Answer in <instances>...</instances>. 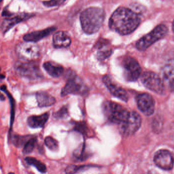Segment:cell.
Segmentation results:
<instances>
[{
    "mask_svg": "<svg viewBox=\"0 0 174 174\" xmlns=\"http://www.w3.org/2000/svg\"><path fill=\"white\" fill-rule=\"evenodd\" d=\"M141 23V19L135 12L124 7L116 9L109 20L110 29L119 34L128 35L135 31Z\"/></svg>",
    "mask_w": 174,
    "mask_h": 174,
    "instance_id": "1",
    "label": "cell"
},
{
    "mask_svg": "<svg viewBox=\"0 0 174 174\" xmlns=\"http://www.w3.org/2000/svg\"><path fill=\"white\" fill-rule=\"evenodd\" d=\"M105 18V11L100 8L92 7L85 9L80 15L83 31L88 34L97 32L102 26Z\"/></svg>",
    "mask_w": 174,
    "mask_h": 174,
    "instance_id": "2",
    "label": "cell"
},
{
    "mask_svg": "<svg viewBox=\"0 0 174 174\" xmlns=\"http://www.w3.org/2000/svg\"><path fill=\"white\" fill-rule=\"evenodd\" d=\"M102 109L107 121L118 126L123 121L128 111L120 104L110 101L103 103Z\"/></svg>",
    "mask_w": 174,
    "mask_h": 174,
    "instance_id": "3",
    "label": "cell"
},
{
    "mask_svg": "<svg viewBox=\"0 0 174 174\" xmlns=\"http://www.w3.org/2000/svg\"><path fill=\"white\" fill-rule=\"evenodd\" d=\"M168 29L164 25H158L150 32L143 36L136 43V48L139 51H145L159 40L166 36Z\"/></svg>",
    "mask_w": 174,
    "mask_h": 174,
    "instance_id": "4",
    "label": "cell"
},
{
    "mask_svg": "<svg viewBox=\"0 0 174 174\" xmlns=\"http://www.w3.org/2000/svg\"><path fill=\"white\" fill-rule=\"evenodd\" d=\"M141 124L142 119L139 114L135 111L128 110L125 118L118 126L123 136H129L139 130Z\"/></svg>",
    "mask_w": 174,
    "mask_h": 174,
    "instance_id": "5",
    "label": "cell"
},
{
    "mask_svg": "<svg viewBox=\"0 0 174 174\" xmlns=\"http://www.w3.org/2000/svg\"><path fill=\"white\" fill-rule=\"evenodd\" d=\"M15 52L21 60L31 62L39 57L40 49L35 43L25 41L16 45Z\"/></svg>",
    "mask_w": 174,
    "mask_h": 174,
    "instance_id": "6",
    "label": "cell"
},
{
    "mask_svg": "<svg viewBox=\"0 0 174 174\" xmlns=\"http://www.w3.org/2000/svg\"><path fill=\"white\" fill-rule=\"evenodd\" d=\"M124 70V76L128 81L134 82L141 76L142 69L138 61L130 56L124 57L121 61Z\"/></svg>",
    "mask_w": 174,
    "mask_h": 174,
    "instance_id": "7",
    "label": "cell"
},
{
    "mask_svg": "<svg viewBox=\"0 0 174 174\" xmlns=\"http://www.w3.org/2000/svg\"><path fill=\"white\" fill-rule=\"evenodd\" d=\"M143 84L147 88L158 94H163L165 90V85L163 80L156 74L152 72H146L141 77Z\"/></svg>",
    "mask_w": 174,
    "mask_h": 174,
    "instance_id": "8",
    "label": "cell"
},
{
    "mask_svg": "<svg viewBox=\"0 0 174 174\" xmlns=\"http://www.w3.org/2000/svg\"><path fill=\"white\" fill-rule=\"evenodd\" d=\"M87 87L82 80L77 76L70 77L65 86L61 91V95L65 97L69 94L83 95L87 91Z\"/></svg>",
    "mask_w": 174,
    "mask_h": 174,
    "instance_id": "9",
    "label": "cell"
},
{
    "mask_svg": "<svg viewBox=\"0 0 174 174\" xmlns=\"http://www.w3.org/2000/svg\"><path fill=\"white\" fill-rule=\"evenodd\" d=\"M18 75L30 79H37L42 77V75L38 64L31 62L19 63L16 68Z\"/></svg>",
    "mask_w": 174,
    "mask_h": 174,
    "instance_id": "10",
    "label": "cell"
},
{
    "mask_svg": "<svg viewBox=\"0 0 174 174\" xmlns=\"http://www.w3.org/2000/svg\"><path fill=\"white\" fill-rule=\"evenodd\" d=\"M154 162L160 168L165 171H169L172 170L174 167V157L171 153L168 150H161L155 153Z\"/></svg>",
    "mask_w": 174,
    "mask_h": 174,
    "instance_id": "11",
    "label": "cell"
},
{
    "mask_svg": "<svg viewBox=\"0 0 174 174\" xmlns=\"http://www.w3.org/2000/svg\"><path fill=\"white\" fill-rule=\"evenodd\" d=\"M103 82L114 96L125 102L128 100L129 97L126 91L117 83L110 76L106 75L103 77Z\"/></svg>",
    "mask_w": 174,
    "mask_h": 174,
    "instance_id": "12",
    "label": "cell"
},
{
    "mask_svg": "<svg viewBox=\"0 0 174 174\" xmlns=\"http://www.w3.org/2000/svg\"><path fill=\"white\" fill-rule=\"evenodd\" d=\"M136 102L139 110L146 116H151L154 112L155 101L149 94H139L136 98Z\"/></svg>",
    "mask_w": 174,
    "mask_h": 174,
    "instance_id": "13",
    "label": "cell"
},
{
    "mask_svg": "<svg viewBox=\"0 0 174 174\" xmlns=\"http://www.w3.org/2000/svg\"><path fill=\"white\" fill-rule=\"evenodd\" d=\"M33 13H22L14 18L4 19L1 26V29L3 33H5L13 27L21 22L27 21L34 16Z\"/></svg>",
    "mask_w": 174,
    "mask_h": 174,
    "instance_id": "14",
    "label": "cell"
},
{
    "mask_svg": "<svg viewBox=\"0 0 174 174\" xmlns=\"http://www.w3.org/2000/svg\"><path fill=\"white\" fill-rule=\"evenodd\" d=\"M95 47L97 49L96 57L100 61H103L108 58L113 53L109 41L105 39L101 38L99 40L95 45Z\"/></svg>",
    "mask_w": 174,
    "mask_h": 174,
    "instance_id": "15",
    "label": "cell"
},
{
    "mask_svg": "<svg viewBox=\"0 0 174 174\" xmlns=\"http://www.w3.org/2000/svg\"><path fill=\"white\" fill-rule=\"evenodd\" d=\"M161 75L164 84L174 91V60L168 62L163 67Z\"/></svg>",
    "mask_w": 174,
    "mask_h": 174,
    "instance_id": "16",
    "label": "cell"
},
{
    "mask_svg": "<svg viewBox=\"0 0 174 174\" xmlns=\"http://www.w3.org/2000/svg\"><path fill=\"white\" fill-rule=\"evenodd\" d=\"M56 29L57 28L55 27H52L42 30L34 31L32 32L25 34L23 36V40L26 41H31L36 43L43 38L48 36L52 32H54Z\"/></svg>",
    "mask_w": 174,
    "mask_h": 174,
    "instance_id": "17",
    "label": "cell"
},
{
    "mask_svg": "<svg viewBox=\"0 0 174 174\" xmlns=\"http://www.w3.org/2000/svg\"><path fill=\"white\" fill-rule=\"evenodd\" d=\"M71 43L69 35L64 31H59L53 36V45L56 48H64L69 47Z\"/></svg>",
    "mask_w": 174,
    "mask_h": 174,
    "instance_id": "18",
    "label": "cell"
},
{
    "mask_svg": "<svg viewBox=\"0 0 174 174\" xmlns=\"http://www.w3.org/2000/svg\"><path fill=\"white\" fill-rule=\"evenodd\" d=\"M49 116L48 113L40 116H30L27 119V124L30 127L34 129L42 128L48 121Z\"/></svg>",
    "mask_w": 174,
    "mask_h": 174,
    "instance_id": "19",
    "label": "cell"
},
{
    "mask_svg": "<svg viewBox=\"0 0 174 174\" xmlns=\"http://www.w3.org/2000/svg\"><path fill=\"white\" fill-rule=\"evenodd\" d=\"M43 66L47 73L52 77H59L64 72V68L62 66L54 62H45Z\"/></svg>",
    "mask_w": 174,
    "mask_h": 174,
    "instance_id": "20",
    "label": "cell"
},
{
    "mask_svg": "<svg viewBox=\"0 0 174 174\" xmlns=\"http://www.w3.org/2000/svg\"><path fill=\"white\" fill-rule=\"evenodd\" d=\"M37 101L40 107H49L54 105L56 100L48 92L40 91L36 94Z\"/></svg>",
    "mask_w": 174,
    "mask_h": 174,
    "instance_id": "21",
    "label": "cell"
},
{
    "mask_svg": "<svg viewBox=\"0 0 174 174\" xmlns=\"http://www.w3.org/2000/svg\"><path fill=\"white\" fill-rule=\"evenodd\" d=\"M0 89L3 91L5 94L7 95L10 100V107H11V114H10V130H11L13 126L15 116V100L13 99L12 95L9 93V91L7 90V87L6 85H2L0 87Z\"/></svg>",
    "mask_w": 174,
    "mask_h": 174,
    "instance_id": "22",
    "label": "cell"
},
{
    "mask_svg": "<svg viewBox=\"0 0 174 174\" xmlns=\"http://www.w3.org/2000/svg\"><path fill=\"white\" fill-rule=\"evenodd\" d=\"M25 161L29 165L34 166L40 173H46L47 170L46 165L36 158L32 157H27L25 158Z\"/></svg>",
    "mask_w": 174,
    "mask_h": 174,
    "instance_id": "23",
    "label": "cell"
},
{
    "mask_svg": "<svg viewBox=\"0 0 174 174\" xmlns=\"http://www.w3.org/2000/svg\"><path fill=\"white\" fill-rule=\"evenodd\" d=\"M73 155L74 158L80 161H83L86 159L88 157V153L86 150L85 144L83 143L81 146H79L78 149L74 151Z\"/></svg>",
    "mask_w": 174,
    "mask_h": 174,
    "instance_id": "24",
    "label": "cell"
},
{
    "mask_svg": "<svg viewBox=\"0 0 174 174\" xmlns=\"http://www.w3.org/2000/svg\"><path fill=\"white\" fill-rule=\"evenodd\" d=\"M30 137V136L29 135L22 136V135H14L12 136V142L15 146H17L18 148H20L23 146V145H25L27 142L30 138H31Z\"/></svg>",
    "mask_w": 174,
    "mask_h": 174,
    "instance_id": "25",
    "label": "cell"
},
{
    "mask_svg": "<svg viewBox=\"0 0 174 174\" xmlns=\"http://www.w3.org/2000/svg\"><path fill=\"white\" fill-rule=\"evenodd\" d=\"M36 138H31L25 143L23 149V153L25 154H29L33 151L36 143Z\"/></svg>",
    "mask_w": 174,
    "mask_h": 174,
    "instance_id": "26",
    "label": "cell"
},
{
    "mask_svg": "<svg viewBox=\"0 0 174 174\" xmlns=\"http://www.w3.org/2000/svg\"><path fill=\"white\" fill-rule=\"evenodd\" d=\"M44 142L47 147L52 151H57L59 150V142L52 137L48 136L45 138Z\"/></svg>",
    "mask_w": 174,
    "mask_h": 174,
    "instance_id": "27",
    "label": "cell"
},
{
    "mask_svg": "<svg viewBox=\"0 0 174 174\" xmlns=\"http://www.w3.org/2000/svg\"><path fill=\"white\" fill-rule=\"evenodd\" d=\"M74 129L78 132L82 133L84 135H87L89 132V128L85 122H76L74 123Z\"/></svg>",
    "mask_w": 174,
    "mask_h": 174,
    "instance_id": "28",
    "label": "cell"
},
{
    "mask_svg": "<svg viewBox=\"0 0 174 174\" xmlns=\"http://www.w3.org/2000/svg\"><path fill=\"white\" fill-rule=\"evenodd\" d=\"M66 0H49L48 1L43 2L44 5L48 7H56L62 4Z\"/></svg>",
    "mask_w": 174,
    "mask_h": 174,
    "instance_id": "29",
    "label": "cell"
},
{
    "mask_svg": "<svg viewBox=\"0 0 174 174\" xmlns=\"http://www.w3.org/2000/svg\"><path fill=\"white\" fill-rule=\"evenodd\" d=\"M68 114V108L66 106H63L54 114L55 117L58 119H62L66 117Z\"/></svg>",
    "mask_w": 174,
    "mask_h": 174,
    "instance_id": "30",
    "label": "cell"
},
{
    "mask_svg": "<svg viewBox=\"0 0 174 174\" xmlns=\"http://www.w3.org/2000/svg\"><path fill=\"white\" fill-rule=\"evenodd\" d=\"M12 15H13L12 13H11L7 9H5L4 11H3L2 13V15L4 17H10Z\"/></svg>",
    "mask_w": 174,
    "mask_h": 174,
    "instance_id": "31",
    "label": "cell"
},
{
    "mask_svg": "<svg viewBox=\"0 0 174 174\" xmlns=\"http://www.w3.org/2000/svg\"><path fill=\"white\" fill-rule=\"evenodd\" d=\"M0 100H1V101H4V100H5V98L4 95H0Z\"/></svg>",
    "mask_w": 174,
    "mask_h": 174,
    "instance_id": "32",
    "label": "cell"
},
{
    "mask_svg": "<svg viewBox=\"0 0 174 174\" xmlns=\"http://www.w3.org/2000/svg\"><path fill=\"white\" fill-rule=\"evenodd\" d=\"M4 78H5L4 75H2L0 74V79H4Z\"/></svg>",
    "mask_w": 174,
    "mask_h": 174,
    "instance_id": "33",
    "label": "cell"
},
{
    "mask_svg": "<svg viewBox=\"0 0 174 174\" xmlns=\"http://www.w3.org/2000/svg\"><path fill=\"white\" fill-rule=\"evenodd\" d=\"M172 29H173V32H174V21H173V24H172Z\"/></svg>",
    "mask_w": 174,
    "mask_h": 174,
    "instance_id": "34",
    "label": "cell"
},
{
    "mask_svg": "<svg viewBox=\"0 0 174 174\" xmlns=\"http://www.w3.org/2000/svg\"><path fill=\"white\" fill-rule=\"evenodd\" d=\"M2 1H3V0H0V2H2Z\"/></svg>",
    "mask_w": 174,
    "mask_h": 174,
    "instance_id": "35",
    "label": "cell"
}]
</instances>
